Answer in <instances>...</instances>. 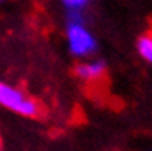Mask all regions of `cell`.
Masks as SVG:
<instances>
[{"mask_svg": "<svg viewBox=\"0 0 152 151\" xmlns=\"http://www.w3.org/2000/svg\"><path fill=\"white\" fill-rule=\"evenodd\" d=\"M0 106L23 118H35L40 113V105L33 96L7 81H0Z\"/></svg>", "mask_w": 152, "mask_h": 151, "instance_id": "1", "label": "cell"}, {"mask_svg": "<svg viewBox=\"0 0 152 151\" xmlns=\"http://www.w3.org/2000/svg\"><path fill=\"white\" fill-rule=\"evenodd\" d=\"M66 43L75 58H91L98 50V40L84 22H66Z\"/></svg>", "mask_w": 152, "mask_h": 151, "instance_id": "2", "label": "cell"}, {"mask_svg": "<svg viewBox=\"0 0 152 151\" xmlns=\"http://www.w3.org/2000/svg\"><path fill=\"white\" fill-rule=\"evenodd\" d=\"M76 76L84 83H94L104 76L106 73V63L101 58H86L81 60L75 68Z\"/></svg>", "mask_w": 152, "mask_h": 151, "instance_id": "3", "label": "cell"}, {"mask_svg": "<svg viewBox=\"0 0 152 151\" xmlns=\"http://www.w3.org/2000/svg\"><path fill=\"white\" fill-rule=\"evenodd\" d=\"M137 52L147 63L152 65V35H142L137 40Z\"/></svg>", "mask_w": 152, "mask_h": 151, "instance_id": "4", "label": "cell"}, {"mask_svg": "<svg viewBox=\"0 0 152 151\" xmlns=\"http://www.w3.org/2000/svg\"><path fill=\"white\" fill-rule=\"evenodd\" d=\"M66 10H78L83 12V8L89 4V0H61Z\"/></svg>", "mask_w": 152, "mask_h": 151, "instance_id": "5", "label": "cell"}, {"mask_svg": "<svg viewBox=\"0 0 152 151\" xmlns=\"http://www.w3.org/2000/svg\"><path fill=\"white\" fill-rule=\"evenodd\" d=\"M0 151H2V140H0Z\"/></svg>", "mask_w": 152, "mask_h": 151, "instance_id": "6", "label": "cell"}, {"mask_svg": "<svg viewBox=\"0 0 152 151\" xmlns=\"http://www.w3.org/2000/svg\"><path fill=\"white\" fill-rule=\"evenodd\" d=\"M147 151H152V150H147Z\"/></svg>", "mask_w": 152, "mask_h": 151, "instance_id": "7", "label": "cell"}, {"mask_svg": "<svg viewBox=\"0 0 152 151\" xmlns=\"http://www.w3.org/2000/svg\"><path fill=\"white\" fill-rule=\"evenodd\" d=\"M0 2H2V0H0Z\"/></svg>", "mask_w": 152, "mask_h": 151, "instance_id": "8", "label": "cell"}]
</instances>
